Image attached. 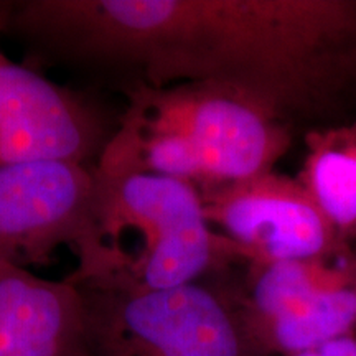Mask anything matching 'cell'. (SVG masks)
Instances as JSON below:
<instances>
[{
  "mask_svg": "<svg viewBox=\"0 0 356 356\" xmlns=\"http://www.w3.org/2000/svg\"><path fill=\"white\" fill-rule=\"evenodd\" d=\"M12 15V2H0V35L8 30Z\"/></svg>",
  "mask_w": 356,
  "mask_h": 356,
  "instance_id": "12",
  "label": "cell"
},
{
  "mask_svg": "<svg viewBox=\"0 0 356 356\" xmlns=\"http://www.w3.org/2000/svg\"><path fill=\"white\" fill-rule=\"evenodd\" d=\"M218 274L168 289L74 286V356H249L239 302Z\"/></svg>",
  "mask_w": 356,
  "mask_h": 356,
  "instance_id": "4",
  "label": "cell"
},
{
  "mask_svg": "<svg viewBox=\"0 0 356 356\" xmlns=\"http://www.w3.org/2000/svg\"><path fill=\"white\" fill-rule=\"evenodd\" d=\"M198 191L211 228L251 266L323 259L350 249L297 178L273 170Z\"/></svg>",
  "mask_w": 356,
  "mask_h": 356,
  "instance_id": "5",
  "label": "cell"
},
{
  "mask_svg": "<svg viewBox=\"0 0 356 356\" xmlns=\"http://www.w3.org/2000/svg\"><path fill=\"white\" fill-rule=\"evenodd\" d=\"M124 95L126 108L99 160L203 190L273 172L291 147V127L220 84H132Z\"/></svg>",
  "mask_w": 356,
  "mask_h": 356,
  "instance_id": "3",
  "label": "cell"
},
{
  "mask_svg": "<svg viewBox=\"0 0 356 356\" xmlns=\"http://www.w3.org/2000/svg\"><path fill=\"white\" fill-rule=\"evenodd\" d=\"M56 63L150 88L215 83L287 127L356 96V0H51Z\"/></svg>",
  "mask_w": 356,
  "mask_h": 356,
  "instance_id": "1",
  "label": "cell"
},
{
  "mask_svg": "<svg viewBox=\"0 0 356 356\" xmlns=\"http://www.w3.org/2000/svg\"><path fill=\"white\" fill-rule=\"evenodd\" d=\"M92 168L66 162L0 167V262L29 269L76 248Z\"/></svg>",
  "mask_w": 356,
  "mask_h": 356,
  "instance_id": "7",
  "label": "cell"
},
{
  "mask_svg": "<svg viewBox=\"0 0 356 356\" xmlns=\"http://www.w3.org/2000/svg\"><path fill=\"white\" fill-rule=\"evenodd\" d=\"M317 351L320 356H356V341L350 335H345L320 345Z\"/></svg>",
  "mask_w": 356,
  "mask_h": 356,
  "instance_id": "11",
  "label": "cell"
},
{
  "mask_svg": "<svg viewBox=\"0 0 356 356\" xmlns=\"http://www.w3.org/2000/svg\"><path fill=\"white\" fill-rule=\"evenodd\" d=\"M356 323V251L338 273L277 317L248 330L249 340L296 355L348 335Z\"/></svg>",
  "mask_w": 356,
  "mask_h": 356,
  "instance_id": "9",
  "label": "cell"
},
{
  "mask_svg": "<svg viewBox=\"0 0 356 356\" xmlns=\"http://www.w3.org/2000/svg\"><path fill=\"white\" fill-rule=\"evenodd\" d=\"M115 127L118 118L101 102L0 50V167L66 162L95 168Z\"/></svg>",
  "mask_w": 356,
  "mask_h": 356,
  "instance_id": "6",
  "label": "cell"
},
{
  "mask_svg": "<svg viewBox=\"0 0 356 356\" xmlns=\"http://www.w3.org/2000/svg\"><path fill=\"white\" fill-rule=\"evenodd\" d=\"M345 244L356 239V121L314 127L296 177Z\"/></svg>",
  "mask_w": 356,
  "mask_h": 356,
  "instance_id": "10",
  "label": "cell"
},
{
  "mask_svg": "<svg viewBox=\"0 0 356 356\" xmlns=\"http://www.w3.org/2000/svg\"><path fill=\"white\" fill-rule=\"evenodd\" d=\"M79 330L73 284L0 262V356H74Z\"/></svg>",
  "mask_w": 356,
  "mask_h": 356,
  "instance_id": "8",
  "label": "cell"
},
{
  "mask_svg": "<svg viewBox=\"0 0 356 356\" xmlns=\"http://www.w3.org/2000/svg\"><path fill=\"white\" fill-rule=\"evenodd\" d=\"M292 356H320V353L317 351V348H315V350H309V351H302V353H296Z\"/></svg>",
  "mask_w": 356,
  "mask_h": 356,
  "instance_id": "13",
  "label": "cell"
},
{
  "mask_svg": "<svg viewBox=\"0 0 356 356\" xmlns=\"http://www.w3.org/2000/svg\"><path fill=\"white\" fill-rule=\"evenodd\" d=\"M73 286L168 289L222 273L239 259L211 228L197 186L97 160Z\"/></svg>",
  "mask_w": 356,
  "mask_h": 356,
  "instance_id": "2",
  "label": "cell"
}]
</instances>
